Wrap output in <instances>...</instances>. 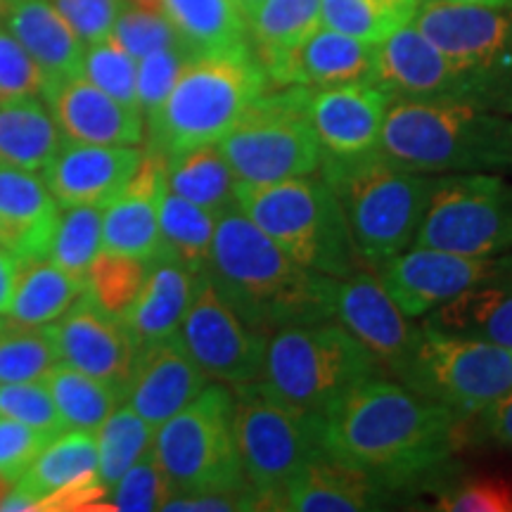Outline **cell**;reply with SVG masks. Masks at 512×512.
<instances>
[{
    "label": "cell",
    "mask_w": 512,
    "mask_h": 512,
    "mask_svg": "<svg viewBox=\"0 0 512 512\" xmlns=\"http://www.w3.org/2000/svg\"><path fill=\"white\" fill-rule=\"evenodd\" d=\"M425 328L512 349V285L475 287L427 313Z\"/></svg>",
    "instance_id": "obj_29"
},
{
    "label": "cell",
    "mask_w": 512,
    "mask_h": 512,
    "mask_svg": "<svg viewBox=\"0 0 512 512\" xmlns=\"http://www.w3.org/2000/svg\"><path fill=\"white\" fill-rule=\"evenodd\" d=\"M152 451L176 496L252 489L235 444L233 392L223 384H207L195 401L159 425Z\"/></svg>",
    "instance_id": "obj_10"
},
{
    "label": "cell",
    "mask_w": 512,
    "mask_h": 512,
    "mask_svg": "<svg viewBox=\"0 0 512 512\" xmlns=\"http://www.w3.org/2000/svg\"><path fill=\"white\" fill-rule=\"evenodd\" d=\"M62 145L48 105L38 98L0 100V164L43 171Z\"/></svg>",
    "instance_id": "obj_32"
},
{
    "label": "cell",
    "mask_w": 512,
    "mask_h": 512,
    "mask_svg": "<svg viewBox=\"0 0 512 512\" xmlns=\"http://www.w3.org/2000/svg\"><path fill=\"white\" fill-rule=\"evenodd\" d=\"M38 510V498L27 494L24 489H19L15 484V489L10 491V496L0 503V512H31Z\"/></svg>",
    "instance_id": "obj_54"
},
{
    "label": "cell",
    "mask_w": 512,
    "mask_h": 512,
    "mask_svg": "<svg viewBox=\"0 0 512 512\" xmlns=\"http://www.w3.org/2000/svg\"><path fill=\"white\" fill-rule=\"evenodd\" d=\"M477 418L486 439L496 441L498 446L512 448V392L501 401L491 403Z\"/></svg>",
    "instance_id": "obj_52"
},
{
    "label": "cell",
    "mask_w": 512,
    "mask_h": 512,
    "mask_svg": "<svg viewBox=\"0 0 512 512\" xmlns=\"http://www.w3.org/2000/svg\"><path fill=\"white\" fill-rule=\"evenodd\" d=\"M311 93L306 86L266 91L219 140L240 183H280L318 171L323 150L311 124Z\"/></svg>",
    "instance_id": "obj_11"
},
{
    "label": "cell",
    "mask_w": 512,
    "mask_h": 512,
    "mask_svg": "<svg viewBox=\"0 0 512 512\" xmlns=\"http://www.w3.org/2000/svg\"><path fill=\"white\" fill-rule=\"evenodd\" d=\"M209 384V375L192 361L176 335L138 349L131 382L126 387L128 406L157 430L166 420L195 401Z\"/></svg>",
    "instance_id": "obj_18"
},
{
    "label": "cell",
    "mask_w": 512,
    "mask_h": 512,
    "mask_svg": "<svg viewBox=\"0 0 512 512\" xmlns=\"http://www.w3.org/2000/svg\"><path fill=\"white\" fill-rule=\"evenodd\" d=\"M380 150L422 174H512V119L458 100L394 98Z\"/></svg>",
    "instance_id": "obj_3"
},
{
    "label": "cell",
    "mask_w": 512,
    "mask_h": 512,
    "mask_svg": "<svg viewBox=\"0 0 512 512\" xmlns=\"http://www.w3.org/2000/svg\"><path fill=\"white\" fill-rule=\"evenodd\" d=\"M57 128L67 140L91 145H138L143 114L114 100L83 76H74L43 93Z\"/></svg>",
    "instance_id": "obj_23"
},
{
    "label": "cell",
    "mask_w": 512,
    "mask_h": 512,
    "mask_svg": "<svg viewBox=\"0 0 512 512\" xmlns=\"http://www.w3.org/2000/svg\"><path fill=\"white\" fill-rule=\"evenodd\" d=\"M456 3H470V5H489V8H501V5H512V0H456Z\"/></svg>",
    "instance_id": "obj_56"
},
{
    "label": "cell",
    "mask_w": 512,
    "mask_h": 512,
    "mask_svg": "<svg viewBox=\"0 0 512 512\" xmlns=\"http://www.w3.org/2000/svg\"><path fill=\"white\" fill-rule=\"evenodd\" d=\"M392 100L377 83H349L311 93L309 114L323 155L354 157L377 150Z\"/></svg>",
    "instance_id": "obj_19"
},
{
    "label": "cell",
    "mask_w": 512,
    "mask_h": 512,
    "mask_svg": "<svg viewBox=\"0 0 512 512\" xmlns=\"http://www.w3.org/2000/svg\"><path fill=\"white\" fill-rule=\"evenodd\" d=\"M152 432L155 427L147 425L131 406H119L107 415L95 439L98 441V477L107 489H112L128 467L150 451Z\"/></svg>",
    "instance_id": "obj_39"
},
{
    "label": "cell",
    "mask_w": 512,
    "mask_h": 512,
    "mask_svg": "<svg viewBox=\"0 0 512 512\" xmlns=\"http://www.w3.org/2000/svg\"><path fill=\"white\" fill-rule=\"evenodd\" d=\"M166 171L169 159L155 150L143 152L126 188L102 214V247L143 261L159 252V202L169 190Z\"/></svg>",
    "instance_id": "obj_20"
},
{
    "label": "cell",
    "mask_w": 512,
    "mask_h": 512,
    "mask_svg": "<svg viewBox=\"0 0 512 512\" xmlns=\"http://www.w3.org/2000/svg\"><path fill=\"white\" fill-rule=\"evenodd\" d=\"M439 510L512 512V477L484 475L460 482L439 498Z\"/></svg>",
    "instance_id": "obj_49"
},
{
    "label": "cell",
    "mask_w": 512,
    "mask_h": 512,
    "mask_svg": "<svg viewBox=\"0 0 512 512\" xmlns=\"http://www.w3.org/2000/svg\"><path fill=\"white\" fill-rule=\"evenodd\" d=\"M264 3V0H235V5H238L242 15H245V19H249L254 15V10L259 8V5Z\"/></svg>",
    "instance_id": "obj_55"
},
{
    "label": "cell",
    "mask_w": 512,
    "mask_h": 512,
    "mask_svg": "<svg viewBox=\"0 0 512 512\" xmlns=\"http://www.w3.org/2000/svg\"><path fill=\"white\" fill-rule=\"evenodd\" d=\"M95 479H100L98 441L91 432L69 430L48 441L29 470L17 479V486L41 501L64 486L95 482Z\"/></svg>",
    "instance_id": "obj_33"
},
{
    "label": "cell",
    "mask_w": 512,
    "mask_h": 512,
    "mask_svg": "<svg viewBox=\"0 0 512 512\" xmlns=\"http://www.w3.org/2000/svg\"><path fill=\"white\" fill-rule=\"evenodd\" d=\"M43 88L46 79L34 57L8 29L0 27V100L38 98Z\"/></svg>",
    "instance_id": "obj_48"
},
{
    "label": "cell",
    "mask_w": 512,
    "mask_h": 512,
    "mask_svg": "<svg viewBox=\"0 0 512 512\" xmlns=\"http://www.w3.org/2000/svg\"><path fill=\"white\" fill-rule=\"evenodd\" d=\"M192 55L183 43L176 46L159 48L155 53L140 57L138 60V76H136V95H138V110L145 117L157 112L176 86L178 76L185 69V64L192 60Z\"/></svg>",
    "instance_id": "obj_46"
},
{
    "label": "cell",
    "mask_w": 512,
    "mask_h": 512,
    "mask_svg": "<svg viewBox=\"0 0 512 512\" xmlns=\"http://www.w3.org/2000/svg\"><path fill=\"white\" fill-rule=\"evenodd\" d=\"M112 38L128 55L136 57V60L155 53L159 48H169L176 46V43H183L164 12L143 10L128 3H124L117 22H114Z\"/></svg>",
    "instance_id": "obj_45"
},
{
    "label": "cell",
    "mask_w": 512,
    "mask_h": 512,
    "mask_svg": "<svg viewBox=\"0 0 512 512\" xmlns=\"http://www.w3.org/2000/svg\"><path fill=\"white\" fill-rule=\"evenodd\" d=\"M375 83L392 98L458 100L446 55L411 22L377 43Z\"/></svg>",
    "instance_id": "obj_24"
},
{
    "label": "cell",
    "mask_w": 512,
    "mask_h": 512,
    "mask_svg": "<svg viewBox=\"0 0 512 512\" xmlns=\"http://www.w3.org/2000/svg\"><path fill=\"white\" fill-rule=\"evenodd\" d=\"M394 373L463 420L477 418L512 392V349L420 328Z\"/></svg>",
    "instance_id": "obj_12"
},
{
    "label": "cell",
    "mask_w": 512,
    "mask_h": 512,
    "mask_svg": "<svg viewBox=\"0 0 512 512\" xmlns=\"http://www.w3.org/2000/svg\"><path fill=\"white\" fill-rule=\"evenodd\" d=\"M268 83L252 46L192 57L162 107L147 117V150L174 159L195 147L219 145Z\"/></svg>",
    "instance_id": "obj_5"
},
{
    "label": "cell",
    "mask_w": 512,
    "mask_h": 512,
    "mask_svg": "<svg viewBox=\"0 0 512 512\" xmlns=\"http://www.w3.org/2000/svg\"><path fill=\"white\" fill-rule=\"evenodd\" d=\"M415 27L446 55L458 102L512 114V5L425 0L415 10Z\"/></svg>",
    "instance_id": "obj_8"
},
{
    "label": "cell",
    "mask_w": 512,
    "mask_h": 512,
    "mask_svg": "<svg viewBox=\"0 0 512 512\" xmlns=\"http://www.w3.org/2000/svg\"><path fill=\"white\" fill-rule=\"evenodd\" d=\"M0 415L3 418L24 422L57 437L64 432V422L57 413L53 396H50L46 384L38 382H10L0 384Z\"/></svg>",
    "instance_id": "obj_47"
},
{
    "label": "cell",
    "mask_w": 512,
    "mask_h": 512,
    "mask_svg": "<svg viewBox=\"0 0 512 512\" xmlns=\"http://www.w3.org/2000/svg\"><path fill=\"white\" fill-rule=\"evenodd\" d=\"M57 356L53 335L43 325H12L0 318V384L43 382Z\"/></svg>",
    "instance_id": "obj_40"
},
{
    "label": "cell",
    "mask_w": 512,
    "mask_h": 512,
    "mask_svg": "<svg viewBox=\"0 0 512 512\" xmlns=\"http://www.w3.org/2000/svg\"><path fill=\"white\" fill-rule=\"evenodd\" d=\"M147 261L119 252H98L86 273V294L102 311L124 320L145 285Z\"/></svg>",
    "instance_id": "obj_41"
},
{
    "label": "cell",
    "mask_w": 512,
    "mask_h": 512,
    "mask_svg": "<svg viewBox=\"0 0 512 512\" xmlns=\"http://www.w3.org/2000/svg\"><path fill=\"white\" fill-rule=\"evenodd\" d=\"M57 216L46 181L34 171L0 164V245L22 261L48 256Z\"/></svg>",
    "instance_id": "obj_27"
},
{
    "label": "cell",
    "mask_w": 512,
    "mask_h": 512,
    "mask_svg": "<svg viewBox=\"0 0 512 512\" xmlns=\"http://www.w3.org/2000/svg\"><path fill=\"white\" fill-rule=\"evenodd\" d=\"M375 53V43L318 27L264 72L275 86L337 88L349 83H375Z\"/></svg>",
    "instance_id": "obj_22"
},
{
    "label": "cell",
    "mask_w": 512,
    "mask_h": 512,
    "mask_svg": "<svg viewBox=\"0 0 512 512\" xmlns=\"http://www.w3.org/2000/svg\"><path fill=\"white\" fill-rule=\"evenodd\" d=\"M197 275L162 249L147 261L143 290L124 316L138 349L176 335L195 297Z\"/></svg>",
    "instance_id": "obj_28"
},
{
    "label": "cell",
    "mask_w": 512,
    "mask_h": 512,
    "mask_svg": "<svg viewBox=\"0 0 512 512\" xmlns=\"http://www.w3.org/2000/svg\"><path fill=\"white\" fill-rule=\"evenodd\" d=\"M233 430L242 470L261 510L283 508L292 479L325 453L323 413L283 401L261 377L235 387Z\"/></svg>",
    "instance_id": "obj_7"
},
{
    "label": "cell",
    "mask_w": 512,
    "mask_h": 512,
    "mask_svg": "<svg viewBox=\"0 0 512 512\" xmlns=\"http://www.w3.org/2000/svg\"><path fill=\"white\" fill-rule=\"evenodd\" d=\"M159 5L195 57L249 46L247 19L235 0H159Z\"/></svg>",
    "instance_id": "obj_30"
},
{
    "label": "cell",
    "mask_w": 512,
    "mask_h": 512,
    "mask_svg": "<svg viewBox=\"0 0 512 512\" xmlns=\"http://www.w3.org/2000/svg\"><path fill=\"white\" fill-rule=\"evenodd\" d=\"M366 347L377 363L396 370L413 347L418 330L408 323L380 280L366 271L337 283L335 316Z\"/></svg>",
    "instance_id": "obj_21"
},
{
    "label": "cell",
    "mask_w": 512,
    "mask_h": 512,
    "mask_svg": "<svg viewBox=\"0 0 512 512\" xmlns=\"http://www.w3.org/2000/svg\"><path fill=\"white\" fill-rule=\"evenodd\" d=\"M420 0H320V24L366 43H382L415 17Z\"/></svg>",
    "instance_id": "obj_38"
},
{
    "label": "cell",
    "mask_w": 512,
    "mask_h": 512,
    "mask_svg": "<svg viewBox=\"0 0 512 512\" xmlns=\"http://www.w3.org/2000/svg\"><path fill=\"white\" fill-rule=\"evenodd\" d=\"M460 422L406 384L370 375L323 413V444L392 489L439 470L458 446Z\"/></svg>",
    "instance_id": "obj_1"
},
{
    "label": "cell",
    "mask_w": 512,
    "mask_h": 512,
    "mask_svg": "<svg viewBox=\"0 0 512 512\" xmlns=\"http://www.w3.org/2000/svg\"><path fill=\"white\" fill-rule=\"evenodd\" d=\"M3 22L41 67L46 79L43 93L57 83L81 76L86 46L50 0H5Z\"/></svg>",
    "instance_id": "obj_26"
},
{
    "label": "cell",
    "mask_w": 512,
    "mask_h": 512,
    "mask_svg": "<svg viewBox=\"0 0 512 512\" xmlns=\"http://www.w3.org/2000/svg\"><path fill=\"white\" fill-rule=\"evenodd\" d=\"M15 484L17 482H12V479H8L5 475H0V503L10 496V491L15 489Z\"/></svg>",
    "instance_id": "obj_57"
},
{
    "label": "cell",
    "mask_w": 512,
    "mask_h": 512,
    "mask_svg": "<svg viewBox=\"0 0 512 512\" xmlns=\"http://www.w3.org/2000/svg\"><path fill=\"white\" fill-rule=\"evenodd\" d=\"M50 5L67 19L83 46H91L112 36L124 0H50Z\"/></svg>",
    "instance_id": "obj_50"
},
{
    "label": "cell",
    "mask_w": 512,
    "mask_h": 512,
    "mask_svg": "<svg viewBox=\"0 0 512 512\" xmlns=\"http://www.w3.org/2000/svg\"><path fill=\"white\" fill-rule=\"evenodd\" d=\"M3 5H5V0H0V19H3Z\"/></svg>",
    "instance_id": "obj_58"
},
{
    "label": "cell",
    "mask_w": 512,
    "mask_h": 512,
    "mask_svg": "<svg viewBox=\"0 0 512 512\" xmlns=\"http://www.w3.org/2000/svg\"><path fill=\"white\" fill-rule=\"evenodd\" d=\"M86 292V280L67 273L48 256L22 261L12 302L5 320L12 325H48L55 323Z\"/></svg>",
    "instance_id": "obj_31"
},
{
    "label": "cell",
    "mask_w": 512,
    "mask_h": 512,
    "mask_svg": "<svg viewBox=\"0 0 512 512\" xmlns=\"http://www.w3.org/2000/svg\"><path fill=\"white\" fill-rule=\"evenodd\" d=\"M320 27V0H264L247 19L249 43L261 67L304 43Z\"/></svg>",
    "instance_id": "obj_35"
},
{
    "label": "cell",
    "mask_w": 512,
    "mask_h": 512,
    "mask_svg": "<svg viewBox=\"0 0 512 512\" xmlns=\"http://www.w3.org/2000/svg\"><path fill=\"white\" fill-rule=\"evenodd\" d=\"M169 190L219 219L235 207V176L221 150L214 145L195 147L169 159Z\"/></svg>",
    "instance_id": "obj_34"
},
{
    "label": "cell",
    "mask_w": 512,
    "mask_h": 512,
    "mask_svg": "<svg viewBox=\"0 0 512 512\" xmlns=\"http://www.w3.org/2000/svg\"><path fill=\"white\" fill-rule=\"evenodd\" d=\"M413 242L467 256L510 252L512 183L494 174L437 178Z\"/></svg>",
    "instance_id": "obj_13"
},
{
    "label": "cell",
    "mask_w": 512,
    "mask_h": 512,
    "mask_svg": "<svg viewBox=\"0 0 512 512\" xmlns=\"http://www.w3.org/2000/svg\"><path fill=\"white\" fill-rule=\"evenodd\" d=\"M318 169L366 266H384L415 240L437 185L432 174L408 169L380 147L354 157L320 155Z\"/></svg>",
    "instance_id": "obj_4"
},
{
    "label": "cell",
    "mask_w": 512,
    "mask_h": 512,
    "mask_svg": "<svg viewBox=\"0 0 512 512\" xmlns=\"http://www.w3.org/2000/svg\"><path fill=\"white\" fill-rule=\"evenodd\" d=\"M207 275L261 335L335 316L337 278L290 259L238 207L216 219Z\"/></svg>",
    "instance_id": "obj_2"
},
{
    "label": "cell",
    "mask_w": 512,
    "mask_h": 512,
    "mask_svg": "<svg viewBox=\"0 0 512 512\" xmlns=\"http://www.w3.org/2000/svg\"><path fill=\"white\" fill-rule=\"evenodd\" d=\"M387 484L347 465L344 460L320 453L285 489L283 508L294 512H361L377 510L387 501Z\"/></svg>",
    "instance_id": "obj_25"
},
{
    "label": "cell",
    "mask_w": 512,
    "mask_h": 512,
    "mask_svg": "<svg viewBox=\"0 0 512 512\" xmlns=\"http://www.w3.org/2000/svg\"><path fill=\"white\" fill-rule=\"evenodd\" d=\"M377 361L347 328L330 320L290 325L266 342L264 380L273 394L311 413H325Z\"/></svg>",
    "instance_id": "obj_9"
},
{
    "label": "cell",
    "mask_w": 512,
    "mask_h": 512,
    "mask_svg": "<svg viewBox=\"0 0 512 512\" xmlns=\"http://www.w3.org/2000/svg\"><path fill=\"white\" fill-rule=\"evenodd\" d=\"M377 271L403 316L420 318L475 287L512 285V254L496 259L415 245L411 252L396 254Z\"/></svg>",
    "instance_id": "obj_14"
},
{
    "label": "cell",
    "mask_w": 512,
    "mask_h": 512,
    "mask_svg": "<svg viewBox=\"0 0 512 512\" xmlns=\"http://www.w3.org/2000/svg\"><path fill=\"white\" fill-rule=\"evenodd\" d=\"M235 207L290 259L311 271L349 278L366 268L351 240L344 211L323 178L238 183Z\"/></svg>",
    "instance_id": "obj_6"
},
{
    "label": "cell",
    "mask_w": 512,
    "mask_h": 512,
    "mask_svg": "<svg viewBox=\"0 0 512 512\" xmlns=\"http://www.w3.org/2000/svg\"><path fill=\"white\" fill-rule=\"evenodd\" d=\"M50 439L46 432L0 415V475L17 482Z\"/></svg>",
    "instance_id": "obj_51"
},
{
    "label": "cell",
    "mask_w": 512,
    "mask_h": 512,
    "mask_svg": "<svg viewBox=\"0 0 512 512\" xmlns=\"http://www.w3.org/2000/svg\"><path fill=\"white\" fill-rule=\"evenodd\" d=\"M214 228L216 216L183 200L176 192H164L159 202V238H162L159 249L188 266L192 273L207 271Z\"/></svg>",
    "instance_id": "obj_37"
},
{
    "label": "cell",
    "mask_w": 512,
    "mask_h": 512,
    "mask_svg": "<svg viewBox=\"0 0 512 512\" xmlns=\"http://www.w3.org/2000/svg\"><path fill=\"white\" fill-rule=\"evenodd\" d=\"M19 268H22V259L15 252H10L8 247L0 245V316H5V311H8L12 302Z\"/></svg>",
    "instance_id": "obj_53"
},
{
    "label": "cell",
    "mask_w": 512,
    "mask_h": 512,
    "mask_svg": "<svg viewBox=\"0 0 512 512\" xmlns=\"http://www.w3.org/2000/svg\"><path fill=\"white\" fill-rule=\"evenodd\" d=\"M143 152L133 145H91L62 140L43 169L50 195L60 209L107 207L133 176Z\"/></svg>",
    "instance_id": "obj_17"
},
{
    "label": "cell",
    "mask_w": 512,
    "mask_h": 512,
    "mask_svg": "<svg viewBox=\"0 0 512 512\" xmlns=\"http://www.w3.org/2000/svg\"><path fill=\"white\" fill-rule=\"evenodd\" d=\"M176 337L204 373L223 384H247L264 373L266 335L249 328L216 290L207 271L197 275L195 297Z\"/></svg>",
    "instance_id": "obj_15"
},
{
    "label": "cell",
    "mask_w": 512,
    "mask_h": 512,
    "mask_svg": "<svg viewBox=\"0 0 512 512\" xmlns=\"http://www.w3.org/2000/svg\"><path fill=\"white\" fill-rule=\"evenodd\" d=\"M43 384L53 396L64 430L95 432L126 396L110 384L81 373L69 363L57 361Z\"/></svg>",
    "instance_id": "obj_36"
},
{
    "label": "cell",
    "mask_w": 512,
    "mask_h": 512,
    "mask_svg": "<svg viewBox=\"0 0 512 512\" xmlns=\"http://www.w3.org/2000/svg\"><path fill=\"white\" fill-rule=\"evenodd\" d=\"M81 76L91 81L93 86H98L100 91L112 95L114 100L138 110L136 57L128 55L112 36L102 38L98 43H91V46L86 48V53H83Z\"/></svg>",
    "instance_id": "obj_43"
},
{
    "label": "cell",
    "mask_w": 512,
    "mask_h": 512,
    "mask_svg": "<svg viewBox=\"0 0 512 512\" xmlns=\"http://www.w3.org/2000/svg\"><path fill=\"white\" fill-rule=\"evenodd\" d=\"M107 496H110V503H107L110 510L152 512L164 510V505L176 496V491L159 467L155 451L150 448L138 463L128 467L124 477L112 486Z\"/></svg>",
    "instance_id": "obj_44"
},
{
    "label": "cell",
    "mask_w": 512,
    "mask_h": 512,
    "mask_svg": "<svg viewBox=\"0 0 512 512\" xmlns=\"http://www.w3.org/2000/svg\"><path fill=\"white\" fill-rule=\"evenodd\" d=\"M102 247L100 207H69L57 216L48 259L76 278L86 280L88 268Z\"/></svg>",
    "instance_id": "obj_42"
},
{
    "label": "cell",
    "mask_w": 512,
    "mask_h": 512,
    "mask_svg": "<svg viewBox=\"0 0 512 512\" xmlns=\"http://www.w3.org/2000/svg\"><path fill=\"white\" fill-rule=\"evenodd\" d=\"M48 330L60 361L110 384L126 396L136 366L138 344L133 342L124 320L102 311L83 292L79 302L64 311L55 325H48Z\"/></svg>",
    "instance_id": "obj_16"
}]
</instances>
